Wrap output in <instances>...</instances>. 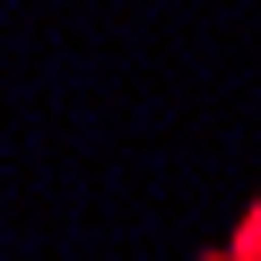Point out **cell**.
Segmentation results:
<instances>
[{
  "label": "cell",
  "mask_w": 261,
  "mask_h": 261,
  "mask_svg": "<svg viewBox=\"0 0 261 261\" xmlns=\"http://www.w3.org/2000/svg\"><path fill=\"white\" fill-rule=\"evenodd\" d=\"M200 261H261V192H252V209H244V226H235L226 244H209Z\"/></svg>",
  "instance_id": "cell-1"
}]
</instances>
